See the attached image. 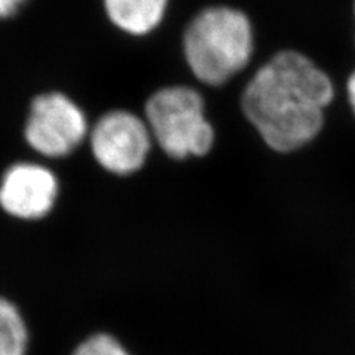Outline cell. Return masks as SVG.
I'll list each match as a JSON object with an SVG mask.
<instances>
[{
  "instance_id": "52a82bcc",
  "label": "cell",
  "mask_w": 355,
  "mask_h": 355,
  "mask_svg": "<svg viewBox=\"0 0 355 355\" xmlns=\"http://www.w3.org/2000/svg\"><path fill=\"white\" fill-rule=\"evenodd\" d=\"M111 28L132 39H146L157 33L168 18L171 0H101Z\"/></svg>"
},
{
  "instance_id": "277c9868",
  "label": "cell",
  "mask_w": 355,
  "mask_h": 355,
  "mask_svg": "<svg viewBox=\"0 0 355 355\" xmlns=\"http://www.w3.org/2000/svg\"><path fill=\"white\" fill-rule=\"evenodd\" d=\"M151 132L138 116L125 110L107 113L91 133L94 157L114 175H130L146 163L151 148Z\"/></svg>"
},
{
  "instance_id": "8992f818",
  "label": "cell",
  "mask_w": 355,
  "mask_h": 355,
  "mask_svg": "<svg viewBox=\"0 0 355 355\" xmlns=\"http://www.w3.org/2000/svg\"><path fill=\"white\" fill-rule=\"evenodd\" d=\"M57 196V176L36 163L14 164L0 184V206L19 219H39L48 215Z\"/></svg>"
},
{
  "instance_id": "7c38bea8",
  "label": "cell",
  "mask_w": 355,
  "mask_h": 355,
  "mask_svg": "<svg viewBox=\"0 0 355 355\" xmlns=\"http://www.w3.org/2000/svg\"><path fill=\"white\" fill-rule=\"evenodd\" d=\"M352 14H354V24H355V0L352 3ZM354 44H355V36H354Z\"/></svg>"
},
{
  "instance_id": "6da1fadb",
  "label": "cell",
  "mask_w": 355,
  "mask_h": 355,
  "mask_svg": "<svg viewBox=\"0 0 355 355\" xmlns=\"http://www.w3.org/2000/svg\"><path fill=\"white\" fill-rule=\"evenodd\" d=\"M333 95L331 79L311 55L282 48L253 73L241 108L266 146L291 153L318 135Z\"/></svg>"
},
{
  "instance_id": "3957f363",
  "label": "cell",
  "mask_w": 355,
  "mask_h": 355,
  "mask_svg": "<svg viewBox=\"0 0 355 355\" xmlns=\"http://www.w3.org/2000/svg\"><path fill=\"white\" fill-rule=\"evenodd\" d=\"M151 137L172 159L205 155L215 132L205 116L203 98L188 86H169L155 92L146 105Z\"/></svg>"
},
{
  "instance_id": "9c48e42d",
  "label": "cell",
  "mask_w": 355,
  "mask_h": 355,
  "mask_svg": "<svg viewBox=\"0 0 355 355\" xmlns=\"http://www.w3.org/2000/svg\"><path fill=\"white\" fill-rule=\"evenodd\" d=\"M70 355H130L121 342L108 333H96L82 340Z\"/></svg>"
},
{
  "instance_id": "8fae6325",
  "label": "cell",
  "mask_w": 355,
  "mask_h": 355,
  "mask_svg": "<svg viewBox=\"0 0 355 355\" xmlns=\"http://www.w3.org/2000/svg\"><path fill=\"white\" fill-rule=\"evenodd\" d=\"M348 98H349V103H351V107L354 110L355 113V70L351 73L349 79H348Z\"/></svg>"
},
{
  "instance_id": "5b68a950",
  "label": "cell",
  "mask_w": 355,
  "mask_h": 355,
  "mask_svg": "<svg viewBox=\"0 0 355 355\" xmlns=\"http://www.w3.org/2000/svg\"><path fill=\"white\" fill-rule=\"evenodd\" d=\"M87 133L83 111L62 94H46L33 101L26 138L33 150L62 157L79 147Z\"/></svg>"
},
{
  "instance_id": "30bf717a",
  "label": "cell",
  "mask_w": 355,
  "mask_h": 355,
  "mask_svg": "<svg viewBox=\"0 0 355 355\" xmlns=\"http://www.w3.org/2000/svg\"><path fill=\"white\" fill-rule=\"evenodd\" d=\"M27 0H0V19H8L17 15Z\"/></svg>"
},
{
  "instance_id": "7a4b0ae2",
  "label": "cell",
  "mask_w": 355,
  "mask_h": 355,
  "mask_svg": "<svg viewBox=\"0 0 355 355\" xmlns=\"http://www.w3.org/2000/svg\"><path fill=\"white\" fill-rule=\"evenodd\" d=\"M258 53L250 15L234 5L198 9L181 33V57L198 82L219 86L246 70Z\"/></svg>"
},
{
  "instance_id": "ba28073f",
  "label": "cell",
  "mask_w": 355,
  "mask_h": 355,
  "mask_svg": "<svg viewBox=\"0 0 355 355\" xmlns=\"http://www.w3.org/2000/svg\"><path fill=\"white\" fill-rule=\"evenodd\" d=\"M30 333L24 317L6 297L0 296V355H28Z\"/></svg>"
}]
</instances>
